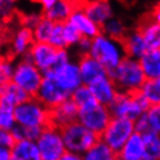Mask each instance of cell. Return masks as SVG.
I'll list each match as a JSON object with an SVG mask.
<instances>
[{
  "mask_svg": "<svg viewBox=\"0 0 160 160\" xmlns=\"http://www.w3.org/2000/svg\"><path fill=\"white\" fill-rule=\"evenodd\" d=\"M109 77L113 81L118 91L139 89L146 80L139 60L129 56H124L120 60L118 66L109 72Z\"/></svg>",
  "mask_w": 160,
  "mask_h": 160,
  "instance_id": "6da1fadb",
  "label": "cell"
},
{
  "mask_svg": "<svg viewBox=\"0 0 160 160\" xmlns=\"http://www.w3.org/2000/svg\"><path fill=\"white\" fill-rule=\"evenodd\" d=\"M60 130L66 150L81 156H83V153L88 151L98 139H101L99 134L85 128L78 120L64 125Z\"/></svg>",
  "mask_w": 160,
  "mask_h": 160,
  "instance_id": "7a4b0ae2",
  "label": "cell"
},
{
  "mask_svg": "<svg viewBox=\"0 0 160 160\" xmlns=\"http://www.w3.org/2000/svg\"><path fill=\"white\" fill-rule=\"evenodd\" d=\"M15 123L22 126L46 128L50 124V112L46 105L35 97H31L13 109Z\"/></svg>",
  "mask_w": 160,
  "mask_h": 160,
  "instance_id": "3957f363",
  "label": "cell"
},
{
  "mask_svg": "<svg viewBox=\"0 0 160 160\" xmlns=\"http://www.w3.org/2000/svg\"><path fill=\"white\" fill-rule=\"evenodd\" d=\"M117 43V41L108 38L103 33L92 38L91 40V48L89 54L107 68L108 72H111L118 66L120 60L125 56L120 43L119 46Z\"/></svg>",
  "mask_w": 160,
  "mask_h": 160,
  "instance_id": "277c9868",
  "label": "cell"
},
{
  "mask_svg": "<svg viewBox=\"0 0 160 160\" xmlns=\"http://www.w3.org/2000/svg\"><path fill=\"white\" fill-rule=\"evenodd\" d=\"M43 80V72L36 67L26 56L19 58L14 66L12 82L22 88L28 95L35 96L41 82Z\"/></svg>",
  "mask_w": 160,
  "mask_h": 160,
  "instance_id": "5b68a950",
  "label": "cell"
},
{
  "mask_svg": "<svg viewBox=\"0 0 160 160\" xmlns=\"http://www.w3.org/2000/svg\"><path fill=\"white\" fill-rule=\"evenodd\" d=\"M134 132V120L125 117H112L101 139L118 154L129 137Z\"/></svg>",
  "mask_w": 160,
  "mask_h": 160,
  "instance_id": "8992f818",
  "label": "cell"
},
{
  "mask_svg": "<svg viewBox=\"0 0 160 160\" xmlns=\"http://www.w3.org/2000/svg\"><path fill=\"white\" fill-rule=\"evenodd\" d=\"M36 144L40 151L41 160H61L66 152L61 130L53 124L42 129L41 134L36 139Z\"/></svg>",
  "mask_w": 160,
  "mask_h": 160,
  "instance_id": "52a82bcc",
  "label": "cell"
},
{
  "mask_svg": "<svg viewBox=\"0 0 160 160\" xmlns=\"http://www.w3.org/2000/svg\"><path fill=\"white\" fill-rule=\"evenodd\" d=\"M111 118L112 116L109 111V108L104 104L97 103L89 108L80 109L77 120L84 125L85 128L101 136Z\"/></svg>",
  "mask_w": 160,
  "mask_h": 160,
  "instance_id": "ba28073f",
  "label": "cell"
},
{
  "mask_svg": "<svg viewBox=\"0 0 160 160\" xmlns=\"http://www.w3.org/2000/svg\"><path fill=\"white\" fill-rule=\"evenodd\" d=\"M35 97L48 109H53L70 97V92L63 89L55 80L43 76V80L38 89V92L35 93Z\"/></svg>",
  "mask_w": 160,
  "mask_h": 160,
  "instance_id": "9c48e42d",
  "label": "cell"
},
{
  "mask_svg": "<svg viewBox=\"0 0 160 160\" xmlns=\"http://www.w3.org/2000/svg\"><path fill=\"white\" fill-rule=\"evenodd\" d=\"M43 76L55 80L63 89L68 90L70 93L82 84L78 66L77 63H72L70 61L58 69L46 71L43 72Z\"/></svg>",
  "mask_w": 160,
  "mask_h": 160,
  "instance_id": "30bf717a",
  "label": "cell"
},
{
  "mask_svg": "<svg viewBox=\"0 0 160 160\" xmlns=\"http://www.w3.org/2000/svg\"><path fill=\"white\" fill-rule=\"evenodd\" d=\"M58 48L49 45L48 42H35L32 45L28 53L25 55L35 64L42 72L52 69L55 63Z\"/></svg>",
  "mask_w": 160,
  "mask_h": 160,
  "instance_id": "8fae6325",
  "label": "cell"
},
{
  "mask_svg": "<svg viewBox=\"0 0 160 160\" xmlns=\"http://www.w3.org/2000/svg\"><path fill=\"white\" fill-rule=\"evenodd\" d=\"M84 1L85 0H77L75 8L72 9V12L69 15L67 21L72 23L83 36H88V38L92 39L95 36H97L98 34H101L102 31H101V27L93 22L83 11Z\"/></svg>",
  "mask_w": 160,
  "mask_h": 160,
  "instance_id": "7c38bea8",
  "label": "cell"
},
{
  "mask_svg": "<svg viewBox=\"0 0 160 160\" xmlns=\"http://www.w3.org/2000/svg\"><path fill=\"white\" fill-rule=\"evenodd\" d=\"M78 69H80L81 78L83 84L89 85L99 77L109 76L107 68L101 62H98L96 58H93L89 53L81 54L78 60Z\"/></svg>",
  "mask_w": 160,
  "mask_h": 160,
  "instance_id": "4fadbf2b",
  "label": "cell"
},
{
  "mask_svg": "<svg viewBox=\"0 0 160 160\" xmlns=\"http://www.w3.org/2000/svg\"><path fill=\"white\" fill-rule=\"evenodd\" d=\"M50 112V124L61 129L62 126L77 120L78 117V107L70 97L60 103L58 105L49 109Z\"/></svg>",
  "mask_w": 160,
  "mask_h": 160,
  "instance_id": "5bb4252c",
  "label": "cell"
},
{
  "mask_svg": "<svg viewBox=\"0 0 160 160\" xmlns=\"http://www.w3.org/2000/svg\"><path fill=\"white\" fill-rule=\"evenodd\" d=\"M136 29L142 34L147 49L160 48V23L156 22L150 14L142 15Z\"/></svg>",
  "mask_w": 160,
  "mask_h": 160,
  "instance_id": "9a60e30c",
  "label": "cell"
},
{
  "mask_svg": "<svg viewBox=\"0 0 160 160\" xmlns=\"http://www.w3.org/2000/svg\"><path fill=\"white\" fill-rule=\"evenodd\" d=\"M29 97L31 95L12 81L0 85V107L13 110L18 104L25 102Z\"/></svg>",
  "mask_w": 160,
  "mask_h": 160,
  "instance_id": "2e32d148",
  "label": "cell"
},
{
  "mask_svg": "<svg viewBox=\"0 0 160 160\" xmlns=\"http://www.w3.org/2000/svg\"><path fill=\"white\" fill-rule=\"evenodd\" d=\"M88 87L90 91L92 92L93 97L98 101V103L104 104L107 107L112 102L116 93L118 92L113 81L109 76L99 77L96 81H93L92 83H90Z\"/></svg>",
  "mask_w": 160,
  "mask_h": 160,
  "instance_id": "e0dca14e",
  "label": "cell"
},
{
  "mask_svg": "<svg viewBox=\"0 0 160 160\" xmlns=\"http://www.w3.org/2000/svg\"><path fill=\"white\" fill-rule=\"evenodd\" d=\"M83 11L99 27L112 18V9L108 0H85Z\"/></svg>",
  "mask_w": 160,
  "mask_h": 160,
  "instance_id": "ac0fdd59",
  "label": "cell"
},
{
  "mask_svg": "<svg viewBox=\"0 0 160 160\" xmlns=\"http://www.w3.org/2000/svg\"><path fill=\"white\" fill-rule=\"evenodd\" d=\"M11 53L13 56L22 58L25 56L28 50L31 49L32 45L34 43L33 39V32L31 28L22 26L14 32V34L11 38Z\"/></svg>",
  "mask_w": 160,
  "mask_h": 160,
  "instance_id": "d6986e66",
  "label": "cell"
},
{
  "mask_svg": "<svg viewBox=\"0 0 160 160\" xmlns=\"http://www.w3.org/2000/svg\"><path fill=\"white\" fill-rule=\"evenodd\" d=\"M119 43L125 56L137 58V60H139V58L147 50L145 41L142 39V34L137 29L132 32H126L125 36L122 39Z\"/></svg>",
  "mask_w": 160,
  "mask_h": 160,
  "instance_id": "ffe728a7",
  "label": "cell"
},
{
  "mask_svg": "<svg viewBox=\"0 0 160 160\" xmlns=\"http://www.w3.org/2000/svg\"><path fill=\"white\" fill-rule=\"evenodd\" d=\"M11 160H41L38 144L34 140H15L11 147Z\"/></svg>",
  "mask_w": 160,
  "mask_h": 160,
  "instance_id": "44dd1931",
  "label": "cell"
},
{
  "mask_svg": "<svg viewBox=\"0 0 160 160\" xmlns=\"http://www.w3.org/2000/svg\"><path fill=\"white\" fill-rule=\"evenodd\" d=\"M145 153V145L140 133L133 132L129 137L122 147V150L118 152V159L123 160H140L144 158Z\"/></svg>",
  "mask_w": 160,
  "mask_h": 160,
  "instance_id": "7402d4cb",
  "label": "cell"
},
{
  "mask_svg": "<svg viewBox=\"0 0 160 160\" xmlns=\"http://www.w3.org/2000/svg\"><path fill=\"white\" fill-rule=\"evenodd\" d=\"M77 0H58L50 8L42 11V15L53 22H64L75 8Z\"/></svg>",
  "mask_w": 160,
  "mask_h": 160,
  "instance_id": "603a6c76",
  "label": "cell"
},
{
  "mask_svg": "<svg viewBox=\"0 0 160 160\" xmlns=\"http://www.w3.org/2000/svg\"><path fill=\"white\" fill-rule=\"evenodd\" d=\"M139 63L146 78L160 77V48L147 49L139 58Z\"/></svg>",
  "mask_w": 160,
  "mask_h": 160,
  "instance_id": "cb8c5ba5",
  "label": "cell"
},
{
  "mask_svg": "<svg viewBox=\"0 0 160 160\" xmlns=\"http://www.w3.org/2000/svg\"><path fill=\"white\" fill-rule=\"evenodd\" d=\"M82 159L85 160H115L118 159V154L108 146L102 139H98L97 142L90 147L88 151L83 153Z\"/></svg>",
  "mask_w": 160,
  "mask_h": 160,
  "instance_id": "d4e9b609",
  "label": "cell"
},
{
  "mask_svg": "<svg viewBox=\"0 0 160 160\" xmlns=\"http://www.w3.org/2000/svg\"><path fill=\"white\" fill-rule=\"evenodd\" d=\"M144 145H145V160H160V134L150 130L142 134Z\"/></svg>",
  "mask_w": 160,
  "mask_h": 160,
  "instance_id": "484cf974",
  "label": "cell"
},
{
  "mask_svg": "<svg viewBox=\"0 0 160 160\" xmlns=\"http://www.w3.org/2000/svg\"><path fill=\"white\" fill-rule=\"evenodd\" d=\"M70 98L77 104L78 110L89 108L98 103L97 99L93 97L92 92L90 91L89 87L87 84H83V83L70 93Z\"/></svg>",
  "mask_w": 160,
  "mask_h": 160,
  "instance_id": "4316f807",
  "label": "cell"
},
{
  "mask_svg": "<svg viewBox=\"0 0 160 160\" xmlns=\"http://www.w3.org/2000/svg\"><path fill=\"white\" fill-rule=\"evenodd\" d=\"M101 31L104 35H107L108 38H110L112 40L117 41L119 43L122 39L125 36L128 29L125 28V26L120 22L117 19H109L105 22L101 26Z\"/></svg>",
  "mask_w": 160,
  "mask_h": 160,
  "instance_id": "83f0119b",
  "label": "cell"
},
{
  "mask_svg": "<svg viewBox=\"0 0 160 160\" xmlns=\"http://www.w3.org/2000/svg\"><path fill=\"white\" fill-rule=\"evenodd\" d=\"M140 91L151 105L160 104V77L146 78L140 87Z\"/></svg>",
  "mask_w": 160,
  "mask_h": 160,
  "instance_id": "f1b7e54d",
  "label": "cell"
},
{
  "mask_svg": "<svg viewBox=\"0 0 160 160\" xmlns=\"http://www.w3.org/2000/svg\"><path fill=\"white\" fill-rule=\"evenodd\" d=\"M54 23L55 22H53L52 20H49L42 15L39 20V22L32 28L34 41L35 42H48L50 33L53 31Z\"/></svg>",
  "mask_w": 160,
  "mask_h": 160,
  "instance_id": "f546056e",
  "label": "cell"
},
{
  "mask_svg": "<svg viewBox=\"0 0 160 160\" xmlns=\"http://www.w3.org/2000/svg\"><path fill=\"white\" fill-rule=\"evenodd\" d=\"M42 128H38V126H22V125L15 124L11 129L12 136H13L14 140H22V139H28V140H34L39 138L41 134Z\"/></svg>",
  "mask_w": 160,
  "mask_h": 160,
  "instance_id": "4dcf8cb0",
  "label": "cell"
},
{
  "mask_svg": "<svg viewBox=\"0 0 160 160\" xmlns=\"http://www.w3.org/2000/svg\"><path fill=\"white\" fill-rule=\"evenodd\" d=\"M15 62L9 56H0V85L12 81Z\"/></svg>",
  "mask_w": 160,
  "mask_h": 160,
  "instance_id": "1f68e13d",
  "label": "cell"
},
{
  "mask_svg": "<svg viewBox=\"0 0 160 160\" xmlns=\"http://www.w3.org/2000/svg\"><path fill=\"white\" fill-rule=\"evenodd\" d=\"M62 33H63V38H64V41H66L67 47L77 45V42H78V41L81 40V38L83 36L80 33V31H78L72 23L69 22V21H64V22L62 23Z\"/></svg>",
  "mask_w": 160,
  "mask_h": 160,
  "instance_id": "d6a6232c",
  "label": "cell"
},
{
  "mask_svg": "<svg viewBox=\"0 0 160 160\" xmlns=\"http://www.w3.org/2000/svg\"><path fill=\"white\" fill-rule=\"evenodd\" d=\"M62 23L63 22H55L53 27V31L50 33V36L48 39V43L52 45L55 48H68L66 45V41L63 38L62 33Z\"/></svg>",
  "mask_w": 160,
  "mask_h": 160,
  "instance_id": "836d02e7",
  "label": "cell"
},
{
  "mask_svg": "<svg viewBox=\"0 0 160 160\" xmlns=\"http://www.w3.org/2000/svg\"><path fill=\"white\" fill-rule=\"evenodd\" d=\"M146 115L152 130L160 134V104L151 105L146 111Z\"/></svg>",
  "mask_w": 160,
  "mask_h": 160,
  "instance_id": "e575fe53",
  "label": "cell"
},
{
  "mask_svg": "<svg viewBox=\"0 0 160 160\" xmlns=\"http://www.w3.org/2000/svg\"><path fill=\"white\" fill-rule=\"evenodd\" d=\"M15 124L13 110L0 107V129L11 130Z\"/></svg>",
  "mask_w": 160,
  "mask_h": 160,
  "instance_id": "d590c367",
  "label": "cell"
},
{
  "mask_svg": "<svg viewBox=\"0 0 160 160\" xmlns=\"http://www.w3.org/2000/svg\"><path fill=\"white\" fill-rule=\"evenodd\" d=\"M150 130H152V128L151 125H150V123H148L146 111H145L142 112V115L134 120V132L142 134L145 133V132H147V131H150Z\"/></svg>",
  "mask_w": 160,
  "mask_h": 160,
  "instance_id": "8d00e7d4",
  "label": "cell"
},
{
  "mask_svg": "<svg viewBox=\"0 0 160 160\" xmlns=\"http://www.w3.org/2000/svg\"><path fill=\"white\" fill-rule=\"evenodd\" d=\"M15 5V0H0V20L8 18L12 14Z\"/></svg>",
  "mask_w": 160,
  "mask_h": 160,
  "instance_id": "74e56055",
  "label": "cell"
},
{
  "mask_svg": "<svg viewBox=\"0 0 160 160\" xmlns=\"http://www.w3.org/2000/svg\"><path fill=\"white\" fill-rule=\"evenodd\" d=\"M14 138L12 136L11 130H2L0 129V146L12 147L14 144Z\"/></svg>",
  "mask_w": 160,
  "mask_h": 160,
  "instance_id": "f35d334b",
  "label": "cell"
},
{
  "mask_svg": "<svg viewBox=\"0 0 160 160\" xmlns=\"http://www.w3.org/2000/svg\"><path fill=\"white\" fill-rule=\"evenodd\" d=\"M41 17H42V14H36V13L23 15L22 19H21V25L28 27V28H31L32 29L36 23L39 22V20L41 19Z\"/></svg>",
  "mask_w": 160,
  "mask_h": 160,
  "instance_id": "ab89813d",
  "label": "cell"
},
{
  "mask_svg": "<svg viewBox=\"0 0 160 160\" xmlns=\"http://www.w3.org/2000/svg\"><path fill=\"white\" fill-rule=\"evenodd\" d=\"M91 38H88V36H82L81 40L77 42V46L81 50V54L84 53H89L90 48H91Z\"/></svg>",
  "mask_w": 160,
  "mask_h": 160,
  "instance_id": "60d3db41",
  "label": "cell"
},
{
  "mask_svg": "<svg viewBox=\"0 0 160 160\" xmlns=\"http://www.w3.org/2000/svg\"><path fill=\"white\" fill-rule=\"evenodd\" d=\"M80 159H82L81 154H77L75 152L67 151V150H66V152L63 153L62 158H61V160H80Z\"/></svg>",
  "mask_w": 160,
  "mask_h": 160,
  "instance_id": "b9f144b4",
  "label": "cell"
},
{
  "mask_svg": "<svg viewBox=\"0 0 160 160\" xmlns=\"http://www.w3.org/2000/svg\"><path fill=\"white\" fill-rule=\"evenodd\" d=\"M148 14L151 15V18L153 19L156 22L160 23V2L159 4H157Z\"/></svg>",
  "mask_w": 160,
  "mask_h": 160,
  "instance_id": "7bdbcfd3",
  "label": "cell"
},
{
  "mask_svg": "<svg viewBox=\"0 0 160 160\" xmlns=\"http://www.w3.org/2000/svg\"><path fill=\"white\" fill-rule=\"evenodd\" d=\"M0 160H11V147L0 146Z\"/></svg>",
  "mask_w": 160,
  "mask_h": 160,
  "instance_id": "ee69618b",
  "label": "cell"
},
{
  "mask_svg": "<svg viewBox=\"0 0 160 160\" xmlns=\"http://www.w3.org/2000/svg\"><path fill=\"white\" fill-rule=\"evenodd\" d=\"M35 1L41 6L42 11H46V9L50 8L58 0H35Z\"/></svg>",
  "mask_w": 160,
  "mask_h": 160,
  "instance_id": "f6af8a7d",
  "label": "cell"
},
{
  "mask_svg": "<svg viewBox=\"0 0 160 160\" xmlns=\"http://www.w3.org/2000/svg\"><path fill=\"white\" fill-rule=\"evenodd\" d=\"M2 41H4V32L0 28V45L2 43Z\"/></svg>",
  "mask_w": 160,
  "mask_h": 160,
  "instance_id": "bcb514c9",
  "label": "cell"
},
{
  "mask_svg": "<svg viewBox=\"0 0 160 160\" xmlns=\"http://www.w3.org/2000/svg\"><path fill=\"white\" fill-rule=\"evenodd\" d=\"M122 1H123V2H125V4H129V2H130V0H122Z\"/></svg>",
  "mask_w": 160,
  "mask_h": 160,
  "instance_id": "7dc6e473",
  "label": "cell"
}]
</instances>
